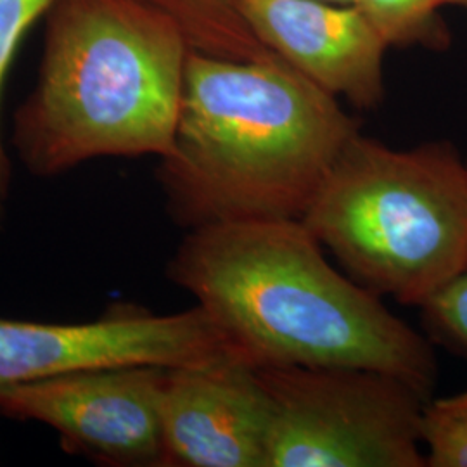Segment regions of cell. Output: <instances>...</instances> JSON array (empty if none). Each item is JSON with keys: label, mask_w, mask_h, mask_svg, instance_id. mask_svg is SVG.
Masks as SVG:
<instances>
[{"label": "cell", "mask_w": 467, "mask_h": 467, "mask_svg": "<svg viewBox=\"0 0 467 467\" xmlns=\"http://www.w3.org/2000/svg\"><path fill=\"white\" fill-rule=\"evenodd\" d=\"M173 17L184 30L191 49L210 56L256 61L275 52L251 32L237 0H148Z\"/></svg>", "instance_id": "obj_10"}, {"label": "cell", "mask_w": 467, "mask_h": 467, "mask_svg": "<svg viewBox=\"0 0 467 467\" xmlns=\"http://www.w3.org/2000/svg\"><path fill=\"white\" fill-rule=\"evenodd\" d=\"M161 366L69 370L0 389V414L49 426L67 451L108 466H168Z\"/></svg>", "instance_id": "obj_7"}, {"label": "cell", "mask_w": 467, "mask_h": 467, "mask_svg": "<svg viewBox=\"0 0 467 467\" xmlns=\"http://www.w3.org/2000/svg\"><path fill=\"white\" fill-rule=\"evenodd\" d=\"M161 418L168 466L267 467L270 403L244 360L168 368Z\"/></svg>", "instance_id": "obj_8"}, {"label": "cell", "mask_w": 467, "mask_h": 467, "mask_svg": "<svg viewBox=\"0 0 467 467\" xmlns=\"http://www.w3.org/2000/svg\"><path fill=\"white\" fill-rule=\"evenodd\" d=\"M270 403L267 467H426L430 399L360 368H254Z\"/></svg>", "instance_id": "obj_5"}, {"label": "cell", "mask_w": 467, "mask_h": 467, "mask_svg": "<svg viewBox=\"0 0 467 467\" xmlns=\"http://www.w3.org/2000/svg\"><path fill=\"white\" fill-rule=\"evenodd\" d=\"M441 407H445L447 410H451V414L459 416V418L466 419L467 420V391L453 395V397H447V399H440L436 400Z\"/></svg>", "instance_id": "obj_15"}, {"label": "cell", "mask_w": 467, "mask_h": 467, "mask_svg": "<svg viewBox=\"0 0 467 467\" xmlns=\"http://www.w3.org/2000/svg\"><path fill=\"white\" fill-rule=\"evenodd\" d=\"M324 2H331V4H339V5H353L355 0H324Z\"/></svg>", "instance_id": "obj_17"}, {"label": "cell", "mask_w": 467, "mask_h": 467, "mask_svg": "<svg viewBox=\"0 0 467 467\" xmlns=\"http://www.w3.org/2000/svg\"><path fill=\"white\" fill-rule=\"evenodd\" d=\"M167 272L253 368H372L431 397V343L334 267L301 220L187 231Z\"/></svg>", "instance_id": "obj_1"}, {"label": "cell", "mask_w": 467, "mask_h": 467, "mask_svg": "<svg viewBox=\"0 0 467 467\" xmlns=\"http://www.w3.org/2000/svg\"><path fill=\"white\" fill-rule=\"evenodd\" d=\"M441 5H457L467 11V0H440Z\"/></svg>", "instance_id": "obj_16"}, {"label": "cell", "mask_w": 467, "mask_h": 467, "mask_svg": "<svg viewBox=\"0 0 467 467\" xmlns=\"http://www.w3.org/2000/svg\"><path fill=\"white\" fill-rule=\"evenodd\" d=\"M426 467H467V420L428 401L420 424Z\"/></svg>", "instance_id": "obj_13"}, {"label": "cell", "mask_w": 467, "mask_h": 467, "mask_svg": "<svg viewBox=\"0 0 467 467\" xmlns=\"http://www.w3.org/2000/svg\"><path fill=\"white\" fill-rule=\"evenodd\" d=\"M420 310L434 339L467 353V264Z\"/></svg>", "instance_id": "obj_14"}, {"label": "cell", "mask_w": 467, "mask_h": 467, "mask_svg": "<svg viewBox=\"0 0 467 467\" xmlns=\"http://www.w3.org/2000/svg\"><path fill=\"white\" fill-rule=\"evenodd\" d=\"M301 222L353 281L422 308L467 264V161L451 142L355 135Z\"/></svg>", "instance_id": "obj_4"}, {"label": "cell", "mask_w": 467, "mask_h": 467, "mask_svg": "<svg viewBox=\"0 0 467 467\" xmlns=\"http://www.w3.org/2000/svg\"><path fill=\"white\" fill-rule=\"evenodd\" d=\"M358 123L281 56L237 61L191 49L158 182L185 231L301 220Z\"/></svg>", "instance_id": "obj_2"}, {"label": "cell", "mask_w": 467, "mask_h": 467, "mask_svg": "<svg viewBox=\"0 0 467 467\" xmlns=\"http://www.w3.org/2000/svg\"><path fill=\"white\" fill-rule=\"evenodd\" d=\"M13 146L35 177L171 150L191 44L148 0H54Z\"/></svg>", "instance_id": "obj_3"}, {"label": "cell", "mask_w": 467, "mask_h": 467, "mask_svg": "<svg viewBox=\"0 0 467 467\" xmlns=\"http://www.w3.org/2000/svg\"><path fill=\"white\" fill-rule=\"evenodd\" d=\"M389 47L447 49L451 35L438 15L440 0H355L353 4Z\"/></svg>", "instance_id": "obj_11"}, {"label": "cell", "mask_w": 467, "mask_h": 467, "mask_svg": "<svg viewBox=\"0 0 467 467\" xmlns=\"http://www.w3.org/2000/svg\"><path fill=\"white\" fill-rule=\"evenodd\" d=\"M243 357L201 308L156 316L121 306L90 322L0 318V389L69 370L187 368Z\"/></svg>", "instance_id": "obj_6"}, {"label": "cell", "mask_w": 467, "mask_h": 467, "mask_svg": "<svg viewBox=\"0 0 467 467\" xmlns=\"http://www.w3.org/2000/svg\"><path fill=\"white\" fill-rule=\"evenodd\" d=\"M54 0H0V104L5 77L21 38L30 26L50 9ZM11 160L0 132V231L11 189Z\"/></svg>", "instance_id": "obj_12"}, {"label": "cell", "mask_w": 467, "mask_h": 467, "mask_svg": "<svg viewBox=\"0 0 467 467\" xmlns=\"http://www.w3.org/2000/svg\"><path fill=\"white\" fill-rule=\"evenodd\" d=\"M258 40L336 98L372 109L384 96L386 44L355 5L237 0Z\"/></svg>", "instance_id": "obj_9"}]
</instances>
